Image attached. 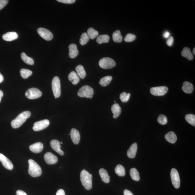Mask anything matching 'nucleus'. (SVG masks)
I'll use <instances>...</instances> for the list:
<instances>
[{"label": "nucleus", "instance_id": "1", "mask_svg": "<svg viewBox=\"0 0 195 195\" xmlns=\"http://www.w3.org/2000/svg\"><path fill=\"white\" fill-rule=\"evenodd\" d=\"M92 175L83 169L80 174V180L82 185L87 190H90L92 187Z\"/></svg>", "mask_w": 195, "mask_h": 195}, {"label": "nucleus", "instance_id": "2", "mask_svg": "<svg viewBox=\"0 0 195 195\" xmlns=\"http://www.w3.org/2000/svg\"><path fill=\"white\" fill-rule=\"evenodd\" d=\"M30 115L31 113L29 111H25L19 114L11 123L13 128L16 129L20 127Z\"/></svg>", "mask_w": 195, "mask_h": 195}, {"label": "nucleus", "instance_id": "3", "mask_svg": "<svg viewBox=\"0 0 195 195\" xmlns=\"http://www.w3.org/2000/svg\"><path fill=\"white\" fill-rule=\"evenodd\" d=\"M28 163V173L31 176L37 177L41 175L42 172L41 168L35 161L31 159H29Z\"/></svg>", "mask_w": 195, "mask_h": 195}, {"label": "nucleus", "instance_id": "4", "mask_svg": "<svg viewBox=\"0 0 195 195\" xmlns=\"http://www.w3.org/2000/svg\"><path fill=\"white\" fill-rule=\"evenodd\" d=\"M93 89L88 85L82 86L78 90V96L80 97L92 98L94 94Z\"/></svg>", "mask_w": 195, "mask_h": 195}, {"label": "nucleus", "instance_id": "5", "mask_svg": "<svg viewBox=\"0 0 195 195\" xmlns=\"http://www.w3.org/2000/svg\"><path fill=\"white\" fill-rule=\"evenodd\" d=\"M52 88L55 97V98L59 97L61 95V82L59 78L57 76H55L53 78Z\"/></svg>", "mask_w": 195, "mask_h": 195}, {"label": "nucleus", "instance_id": "6", "mask_svg": "<svg viewBox=\"0 0 195 195\" xmlns=\"http://www.w3.org/2000/svg\"><path fill=\"white\" fill-rule=\"evenodd\" d=\"M99 66L104 69H110L115 66L116 63L113 59L108 57L102 58L99 62Z\"/></svg>", "mask_w": 195, "mask_h": 195}, {"label": "nucleus", "instance_id": "7", "mask_svg": "<svg viewBox=\"0 0 195 195\" xmlns=\"http://www.w3.org/2000/svg\"><path fill=\"white\" fill-rule=\"evenodd\" d=\"M42 95V93L39 89L36 88L29 89L27 91L25 96L30 99H34L39 98Z\"/></svg>", "mask_w": 195, "mask_h": 195}, {"label": "nucleus", "instance_id": "8", "mask_svg": "<svg viewBox=\"0 0 195 195\" xmlns=\"http://www.w3.org/2000/svg\"><path fill=\"white\" fill-rule=\"evenodd\" d=\"M171 181L173 186L175 188H179L180 185V180L179 174L176 169L172 168L171 172Z\"/></svg>", "mask_w": 195, "mask_h": 195}, {"label": "nucleus", "instance_id": "9", "mask_svg": "<svg viewBox=\"0 0 195 195\" xmlns=\"http://www.w3.org/2000/svg\"><path fill=\"white\" fill-rule=\"evenodd\" d=\"M168 88L166 86H161L153 87L150 89L151 94L156 96H160L165 95L168 91Z\"/></svg>", "mask_w": 195, "mask_h": 195}, {"label": "nucleus", "instance_id": "10", "mask_svg": "<svg viewBox=\"0 0 195 195\" xmlns=\"http://www.w3.org/2000/svg\"><path fill=\"white\" fill-rule=\"evenodd\" d=\"M37 32L41 37L46 41H50L53 38L52 33L46 29L39 28L37 30Z\"/></svg>", "mask_w": 195, "mask_h": 195}, {"label": "nucleus", "instance_id": "11", "mask_svg": "<svg viewBox=\"0 0 195 195\" xmlns=\"http://www.w3.org/2000/svg\"><path fill=\"white\" fill-rule=\"evenodd\" d=\"M50 124V121L48 120L45 119L36 122L34 124L33 130L35 131H39L43 130L46 128Z\"/></svg>", "mask_w": 195, "mask_h": 195}, {"label": "nucleus", "instance_id": "12", "mask_svg": "<svg viewBox=\"0 0 195 195\" xmlns=\"http://www.w3.org/2000/svg\"><path fill=\"white\" fill-rule=\"evenodd\" d=\"M0 161L4 167L8 170H12L14 168V165L3 154L0 153Z\"/></svg>", "mask_w": 195, "mask_h": 195}, {"label": "nucleus", "instance_id": "13", "mask_svg": "<svg viewBox=\"0 0 195 195\" xmlns=\"http://www.w3.org/2000/svg\"><path fill=\"white\" fill-rule=\"evenodd\" d=\"M44 159L48 165L55 164L58 161L57 157L50 152L47 153L45 154Z\"/></svg>", "mask_w": 195, "mask_h": 195}, {"label": "nucleus", "instance_id": "14", "mask_svg": "<svg viewBox=\"0 0 195 195\" xmlns=\"http://www.w3.org/2000/svg\"><path fill=\"white\" fill-rule=\"evenodd\" d=\"M50 146L53 150L59 154L60 155L63 156L64 152L61 149V143L59 141L56 140H52L50 142Z\"/></svg>", "mask_w": 195, "mask_h": 195}, {"label": "nucleus", "instance_id": "15", "mask_svg": "<svg viewBox=\"0 0 195 195\" xmlns=\"http://www.w3.org/2000/svg\"><path fill=\"white\" fill-rule=\"evenodd\" d=\"M70 135L73 143L74 144H78L80 140V135L79 131L75 128H72L71 131Z\"/></svg>", "mask_w": 195, "mask_h": 195}, {"label": "nucleus", "instance_id": "16", "mask_svg": "<svg viewBox=\"0 0 195 195\" xmlns=\"http://www.w3.org/2000/svg\"><path fill=\"white\" fill-rule=\"evenodd\" d=\"M69 56L72 59L75 58L78 54V50L77 46L74 44H71L69 46Z\"/></svg>", "mask_w": 195, "mask_h": 195}, {"label": "nucleus", "instance_id": "17", "mask_svg": "<svg viewBox=\"0 0 195 195\" xmlns=\"http://www.w3.org/2000/svg\"><path fill=\"white\" fill-rule=\"evenodd\" d=\"M137 150V145L136 143L132 144L129 147L127 152V155L129 158H134L135 157Z\"/></svg>", "mask_w": 195, "mask_h": 195}, {"label": "nucleus", "instance_id": "18", "mask_svg": "<svg viewBox=\"0 0 195 195\" xmlns=\"http://www.w3.org/2000/svg\"><path fill=\"white\" fill-rule=\"evenodd\" d=\"M43 145L42 143L38 142L31 145L30 149L31 151L35 153H38L42 152L43 150Z\"/></svg>", "mask_w": 195, "mask_h": 195}, {"label": "nucleus", "instance_id": "19", "mask_svg": "<svg viewBox=\"0 0 195 195\" xmlns=\"http://www.w3.org/2000/svg\"><path fill=\"white\" fill-rule=\"evenodd\" d=\"M18 35L15 32H9L5 34L2 36L3 40L7 41H11L17 39Z\"/></svg>", "mask_w": 195, "mask_h": 195}, {"label": "nucleus", "instance_id": "20", "mask_svg": "<svg viewBox=\"0 0 195 195\" xmlns=\"http://www.w3.org/2000/svg\"><path fill=\"white\" fill-rule=\"evenodd\" d=\"M182 88L183 92L187 94H191L194 90L192 84L187 81L184 82Z\"/></svg>", "mask_w": 195, "mask_h": 195}, {"label": "nucleus", "instance_id": "21", "mask_svg": "<svg viewBox=\"0 0 195 195\" xmlns=\"http://www.w3.org/2000/svg\"><path fill=\"white\" fill-rule=\"evenodd\" d=\"M99 172L102 181L105 183H108L110 182V177L105 169L104 168L100 169Z\"/></svg>", "mask_w": 195, "mask_h": 195}, {"label": "nucleus", "instance_id": "22", "mask_svg": "<svg viewBox=\"0 0 195 195\" xmlns=\"http://www.w3.org/2000/svg\"><path fill=\"white\" fill-rule=\"evenodd\" d=\"M165 138L168 142L171 143H174L177 140L176 135L174 132L171 131L165 135Z\"/></svg>", "mask_w": 195, "mask_h": 195}, {"label": "nucleus", "instance_id": "23", "mask_svg": "<svg viewBox=\"0 0 195 195\" xmlns=\"http://www.w3.org/2000/svg\"><path fill=\"white\" fill-rule=\"evenodd\" d=\"M112 111L113 114V118H117L121 113V109L118 103H115L112 107Z\"/></svg>", "mask_w": 195, "mask_h": 195}, {"label": "nucleus", "instance_id": "24", "mask_svg": "<svg viewBox=\"0 0 195 195\" xmlns=\"http://www.w3.org/2000/svg\"><path fill=\"white\" fill-rule=\"evenodd\" d=\"M68 79L72 82L73 84L76 85L79 83L80 81V77L75 72L72 71L69 74Z\"/></svg>", "mask_w": 195, "mask_h": 195}, {"label": "nucleus", "instance_id": "25", "mask_svg": "<svg viewBox=\"0 0 195 195\" xmlns=\"http://www.w3.org/2000/svg\"><path fill=\"white\" fill-rule=\"evenodd\" d=\"M181 55L182 56L186 58L189 61H191L193 59V56L190 49L188 47H184L181 52Z\"/></svg>", "mask_w": 195, "mask_h": 195}, {"label": "nucleus", "instance_id": "26", "mask_svg": "<svg viewBox=\"0 0 195 195\" xmlns=\"http://www.w3.org/2000/svg\"><path fill=\"white\" fill-rule=\"evenodd\" d=\"M76 70L79 77L81 79H84L85 77L86 76V73L83 65H77L76 67Z\"/></svg>", "mask_w": 195, "mask_h": 195}, {"label": "nucleus", "instance_id": "27", "mask_svg": "<svg viewBox=\"0 0 195 195\" xmlns=\"http://www.w3.org/2000/svg\"><path fill=\"white\" fill-rule=\"evenodd\" d=\"M110 38L107 34H102L98 36L96 41L99 44L102 43H108L110 40Z\"/></svg>", "mask_w": 195, "mask_h": 195}, {"label": "nucleus", "instance_id": "28", "mask_svg": "<svg viewBox=\"0 0 195 195\" xmlns=\"http://www.w3.org/2000/svg\"><path fill=\"white\" fill-rule=\"evenodd\" d=\"M112 77L111 76H107L102 78L100 80L99 83L102 86L105 87L109 84L112 81Z\"/></svg>", "mask_w": 195, "mask_h": 195}, {"label": "nucleus", "instance_id": "29", "mask_svg": "<svg viewBox=\"0 0 195 195\" xmlns=\"http://www.w3.org/2000/svg\"><path fill=\"white\" fill-rule=\"evenodd\" d=\"M112 39L114 42L116 43H120L123 40V37L121 32L119 30H116L112 34Z\"/></svg>", "mask_w": 195, "mask_h": 195}, {"label": "nucleus", "instance_id": "30", "mask_svg": "<svg viewBox=\"0 0 195 195\" xmlns=\"http://www.w3.org/2000/svg\"><path fill=\"white\" fill-rule=\"evenodd\" d=\"M21 58L22 60L27 64L33 65L34 64V61L33 59L27 56L24 52L22 53Z\"/></svg>", "mask_w": 195, "mask_h": 195}, {"label": "nucleus", "instance_id": "31", "mask_svg": "<svg viewBox=\"0 0 195 195\" xmlns=\"http://www.w3.org/2000/svg\"><path fill=\"white\" fill-rule=\"evenodd\" d=\"M130 174L131 178L133 180L139 181L140 180L139 172L135 168H132L130 169Z\"/></svg>", "mask_w": 195, "mask_h": 195}, {"label": "nucleus", "instance_id": "32", "mask_svg": "<svg viewBox=\"0 0 195 195\" xmlns=\"http://www.w3.org/2000/svg\"><path fill=\"white\" fill-rule=\"evenodd\" d=\"M115 172L118 176L123 177L125 176V170L123 165H118L115 168Z\"/></svg>", "mask_w": 195, "mask_h": 195}, {"label": "nucleus", "instance_id": "33", "mask_svg": "<svg viewBox=\"0 0 195 195\" xmlns=\"http://www.w3.org/2000/svg\"><path fill=\"white\" fill-rule=\"evenodd\" d=\"M87 34L89 38L91 39H93L98 35V32L97 31L95 30L93 28L88 29L87 31Z\"/></svg>", "mask_w": 195, "mask_h": 195}, {"label": "nucleus", "instance_id": "34", "mask_svg": "<svg viewBox=\"0 0 195 195\" xmlns=\"http://www.w3.org/2000/svg\"><path fill=\"white\" fill-rule=\"evenodd\" d=\"M21 76L24 79H27L32 74V71L26 69H22L20 71Z\"/></svg>", "mask_w": 195, "mask_h": 195}, {"label": "nucleus", "instance_id": "35", "mask_svg": "<svg viewBox=\"0 0 195 195\" xmlns=\"http://www.w3.org/2000/svg\"><path fill=\"white\" fill-rule=\"evenodd\" d=\"M185 119L187 123L190 124L193 126H195V115H194L187 114L185 116Z\"/></svg>", "mask_w": 195, "mask_h": 195}, {"label": "nucleus", "instance_id": "36", "mask_svg": "<svg viewBox=\"0 0 195 195\" xmlns=\"http://www.w3.org/2000/svg\"><path fill=\"white\" fill-rule=\"evenodd\" d=\"M89 40L88 35L86 33L82 34L80 39V43L82 45H84L87 43Z\"/></svg>", "mask_w": 195, "mask_h": 195}, {"label": "nucleus", "instance_id": "37", "mask_svg": "<svg viewBox=\"0 0 195 195\" xmlns=\"http://www.w3.org/2000/svg\"><path fill=\"white\" fill-rule=\"evenodd\" d=\"M130 96L131 94L130 93H127L125 92H123L120 94V99L123 103L129 101Z\"/></svg>", "mask_w": 195, "mask_h": 195}, {"label": "nucleus", "instance_id": "38", "mask_svg": "<svg viewBox=\"0 0 195 195\" xmlns=\"http://www.w3.org/2000/svg\"><path fill=\"white\" fill-rule=\"evenodd\" d=\"M157 121L160 124L164 125L167 123L168 120L166 116L163 114H161L159 116Z\"/></svg>", "mask_w": 195, "mask_h": 195}, {"label": "nucleus", "instance_id": "39", "mask_svg": "<svg viewBox=\"0 0 195 195\" xmlns=\"http://www.w3.org/2000/svg\"><path fill=\"white\" fill-rule=\"evenodd\" d=\"M136 36L134 34L128 33L127 34L124 38V41L127 42L134 41L136 39Z\"/></svg>", "mask_w": 195, "mask_h": 195}, {"label": "nucleus", "instance_id": "40", "mask_svg": "<svg viewBox=\"0 0 195 195\" xmlns=\"http://www.w3.org/2000/svg\"><path fill=\"white\" fill-rule=\"evenodd\" d=\"M8 1L7 0H0V10L3 9L8 3Z\"/></svg>", "mask_w": 195, "mask_h": 195}, {"label": "nucleus", "instance_id": "41", "mask_svg": "<svg viewBox=\"0 0 195 195\" xmlns=\"http://www.w3.org/2000/svg\"><path fill=\"white\" fill-rule=\"evenodd\" d=\"M58 2L62 3L65 4H70L76 2L75 0H57Z\"/></svg>", "mask_w": 195, "mask_h": 195}, {"label": "nucleus", "instance_id": "42", "mask_svg": "<svg viewBox=\"0 0 195 195\" xmlns=\"http://www.w3.org/2000/svg\"><path fill=\"white\" fill-rule=\"evenodd\" d=\"M174 42V38L173 37H171L167 40L166 43L168 46H172Z\"/></svg>", "mask_w": 195, "mask_h": 195}, {"label": "nucleus", "instance_id": "43", "mask_svg": "<svg viewBox=\"0 0 195 195\" xmlns=\"http://www.w3.org/2000/svg\"><path fill=\"white\" fill-rule=\"evenodd\" d=\"M56 195H65V193L63 189H60L56 192Z\"/></svg>", "mask_w": 195, "mask_h": 195}, {"label": "nucleus", "instance_id": "44", "mask_svg": "<svg viewBox=\"0 0 195 195\" xmlns=\"http://www.w3.org/2000/svg\"><path fill=\"white\" fill-rule=\"evenodd\" d=\"M16 195H28L26 193L21 190H17L16 192Z\"/></svg>", "mask_w": 195, "mask_h": 195}, {"label": "nucleus", "instance_id": "45", "mask_svg": "<svg viewBox=\"0 0 195 195\" xmlns=\"http://www.w3.org/2000/svg\"><path fill=\"white\" fill-rule=\"evenodd\" d=\"M124 195H134L132 192L127 189H125L124 191Z\"/></svg>", "mask_w": 195, "mask_h": 195}, {"label": "nucleus", "instance_id": "46", "mask_svg": "<svg viewBox=\"0 0 195 195\" xmlns=\"http://www.w3.org/2000/svg\"><path fill=\"white\" fill-rule=\"evenodd\" d=\"M170 35V34L168 31H166L163 34V37L165 39H168Z\"/></svg>", "mask_w": 195, "mask_h": 195}, {"label": "nucleus", "instance_id": "47", "mask_svg": "<svg viewBox=\"0 0 195 195\" xmlns=\"http://www.w3.org/2000/svg\"><path fill=\"white\" fill-rule=\"evenodd\" d=\"M4 78L3 76L0 73V83H2L3 81Z\"/></svg>", "mask_w": 195, "mask_h": 195}, {"label": "nucleus", "instance_id": "48", "mask_svg": "<svg viewBox=\"0 0 195 195\" xmlns=\"http://www.w3.org/2000/svg\"><path fill=\"white\" fill-rule=\"evenodd\" d=\"M3 95V93L2 91L1 90H0V102L1 101L2 98V96Z\"/></svg>", "mask_w": 195, "mask_h": 195}, {"label": "nucleus", "instance_id": "49", "mask_svg": "<svg viewBox=\"0 0 195 195\" xmlns=\"http://www.w3.org/2000/svg\"><path fill=\"white\" fill-rule=\"evenodd\" d=\"M195 47H194V48L193 49V54H194V55H195Z\"/></svg>", "mask_w": 195, "mask_h": 195}, {"label": "nucleus", "instance_id": "50", "mask_svg": "<svg viewBox=\"0 0 195 195\" xmlns=\"http://www.w3.org/2000/svg\"><path fill=\"white\" fill-rule=\"evenodd\" d=\"M60 143L63 144V142H61V143Z\"/></svg>", "mask_w": 195, "mask_h": 195}, {"label": "nucleus", "instance_id": "51", "mask_svg": "<svg viewBox=\"0 0 195 195\" xmlns=\"http://www.w3.org/2000/svg\"><path fill=\"white\" fill-rule=\"evenodd\" d=\"M114 102H116V101H114Z\"/></svg>", "mask_w": 195, "mask_h": 195}]
</instances>
